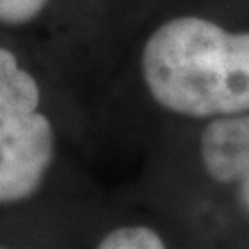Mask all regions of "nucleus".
<instances>
[{
  "label": "nucleus",
  "instance_id": "1",
  "mask_svg": "<svg viewBox=\"0 0 249 249\" xmlns=\"http://www.w3.org/2000/svg\"><path fill=\"white\" fill-rule=\"evenodd\" d=\"M141 67L151 98L172 113H249V32L232 34L199 17L172 18L146 41Z\"/></svg>",
  "mask_w": 249,
  "mask_h": 249
},
{
  "label": "nucleus",
  "instance_id": "2",
  "mask_svg": "<svg viewBox=\"0 0 249 249\" xmlns=\"http://www.w3.org/2000/svg\"><path fill=\"white\" fill-rule=\"evenodd\" d=\"M36 78L0 48V203L30 197L53 160V129L39 113Z\"/></svg>",
  "mask_w": 249,
  "mask_h": 249
},
{
  "label": "nucleus",
  "instance_id": "3",
  "mask_svg": "<svg viewBox=\"0 0 249 249\" xmlns=\"http://www.w3.org/2000/svg\"><path fill=\"white\" fill-rule=\"evenodd\" d=\"M199 150L211 178L238 185L249 213V113L214 118L201 133Z\"/></svg>",
  "mask_w": 249,
  "mask_h": 249
},
{
  "label": "nucleus",
  "instance_id": "4",
  "mask_svg": "<svg viewBox=\"0 0 249 249\" xmlns=\"http://www.w3.org/2000/svg\"><path fill=\"white\" fill-rule=\"evenodd\" d=\"M100 249H160L164 242L157 232L144 225L118 227L106 234L98 244Z\"/></svg>",
  "mask_w": 249,
  "mask_h": 249
},
{
  "label": "nucleus",
  "instance_id": "5",
  "mask_svg": "<svg viewBox=\"0 0 249 249\" xmlns=\"http://www.w3.org/2000/svg\"><path fill=\"white\" fill-rule=\"evenodd\" d=\"M48 0H0V22L4 24H26L36 18Z\"/></svg>",
  "mask_w": 249,
  "mask_h": 249
}]
</instances>
